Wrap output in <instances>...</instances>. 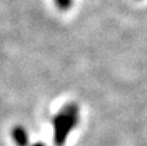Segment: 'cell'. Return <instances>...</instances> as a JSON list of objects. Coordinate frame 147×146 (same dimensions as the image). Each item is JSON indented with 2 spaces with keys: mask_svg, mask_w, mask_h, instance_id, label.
<instances>
[{
  "mask_svg": "<svg viewBox=\"0 0 147 146\" xmlns=\"http://www.w3.org/2000/svg\"><path fill=\"white\" fill-rule=\"evenodd\" d=\"M13 141L17 146H28V133L21 126H16L12 131Z\"/></svg>",
  "mask_w": 147,
  "mask_h": 146,
  "instance_id": "obj_2",
  "label": "cell"
},
{
  "mask_svg": "<svg viewBox=\"0 0 147 146\" xmlns=\"http://www.w3.org/2000/svg\"><path fill=\"white\" fill-rule=\"evenodd\" d=\"M79 107L75 103H67L53 118V141L56 146H63L70 132L79 124Z\"/></svg>",
  "mask_w": 147,
  "mask_h": 146,
  "instance_id": "obj_1",
  "label": "cell"
},
{
  "mask_svg": "<svg viewBox=\"0 0 147 146\" xmlns=\"http://www.w3.org/2000/svg\"><path fill=\"white\" fill-rule=\"evenodd\" d=\"M56 5L61 10H67L72 4V0H54Z\"/></svg>",
  "mask_w": 147,
  "mask_h": 146,
  "instance_id": "obj_3",
  "label": "cell"
},
{
  "mask_svg": "<svg viewBox=\"0 0 147 146\" xmlns=\"http://www.w3.org/2000/svg\"><path fill=\"white\" fill-rule=\"evenodd\" d=\"M32 146H44L43 144H35V145H32Z\"/></svg>",
  "mask_w": 147,
  "mask_h": 146,
  "instance_id": "obj_4",
  "label": "cell"
}]
</instances>
